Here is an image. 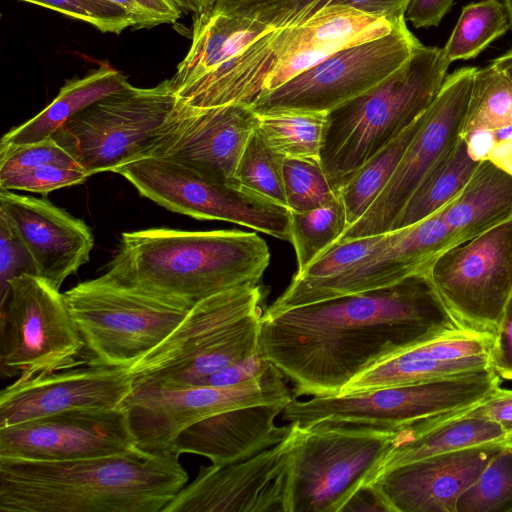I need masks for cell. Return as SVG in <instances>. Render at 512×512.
Returning a JSON list of instances; mask_svg holds the SVG:
<instances>
[{
	"instance_id": "1",
	"label": "cell",
	"mask_w": 512,
	"mask_h": 512,
	"mask_svg": "<svg viewBox=\"0 0 512 512\" xmlns=\"http://www.w3.org/2000/svg\"><path fill=\"white\" fill-rule=\"evenodd\" d=\"M455 326L425 270L387 287L265 311L259 348L294 383V398L332 396L374 365Z\"/></svg>"
},
{
	"instance_id": "2",
	"label": "cell",
	"mask_w": 512,
	"mask_h": 512,
	"mask_svg": "<svg viewBox=\"0 0 512 512\" xmlns=\"http://www.w3.org/2000/svg\"><path fill=\"white\" fill-rule=\"evenodd\" d=\"M170 451L71 461L0 458L1 512H162L187 484Z\"/></svg>"
},
{
	"instance_id": "3",
	"label": "cell",
	"mask_w": 512,
	"mask_h": 512,
	"mask_svg": "<svg viewBox=\"0 0 512 512\" xmlns=\"http://www.w3.org/2000/svg\"><path fill=\"white\" fill-rule=\"evenodd\" d=\"M269 262V248L254 232L151 228L123 233L102 275L194 305L229 289L257 285Z\"/></svg>"
},
{
	"instance_id": "4",
	"label": "cell",
	"mask_w": 512,
	"mask_h": 512,
	"mask_svg": "<svg viewBox=\"0 0 512 512\" xmlns=\"http://www.w3.org/2000/svg\"><path fill=\"white\" fill-rule=\"evenodd\" d=\"M449 65L443 48L418 43L397 70L327 112L319 158L337 191L429 108Z\"/></svg>"
},
{
	"instance_id": "5",
	"label": "cell",
	"mask_w": 512,
	"mask_h": 512,
	"mask_svg": "<svg viewBox=\"0 0 512 512\" xmlns=\"http://www.w3.org/2000/svg\"><path fill=\"white\" fill-rule=\"evenodd\" d=\"M262 300L257 284L198 301L165 340L129 367L134 388L197 385L214 372L259 354Z\"/></svg>"
},
{
	"instance_id": "6",
	"label": "cell",
	"mask_w": 512,
	"mask_h": 512,
	"mask_svg": "<svg viewBox=\"0 0 512 512\" xmlns=\"http://www.w3.org/2000/svg\"><path fill=\"white\" fill-rule=\"evenodd\" d=\"M398 23V22H397ZM396 23L353 8H331L307 22L272 29L217 75L212 94L220 105H250L334 53L392 31Z\"/></svg>"
},
{
	"instance_id": "7",
	"label": "cell",
	"mask_w": 512,
	"mask_h": 512,
	"mask_svg": "<svg viewBox=\"0 0 512 512\" xmlns=\"http://www.w3.org/2000/svg\"><path fill=\"white\" fill-rule=\"evenodd\" d=\"M63 294L84 340L88 366L131 367L165 340L193 307L104 275Z\"/></svg>"
},
{
	"instance_id": "8",
	"label": "cell",
	"mask_w": 512,
	"mask_h": 512,
	"mask_svg": "<svg viewBox=\"0 0 512 512\" xmlns=\"http://www.w3.org/2000/svg\"><path fill=\"white\" fill-rule=\"evenodd\" d=\"M296 425L290 512H342L351 497L374 480L379 464L402 434L330 421Z\"/></svg>"
},
{
	"instance_id": "9",
	"label": "cell",
	"mask_w": 512,
	"mask_h": 512,
	"mask_svg": "<svg viewBox=\"0 0 512 512\" xmlns=\"http://www.w3.org/2000/svg\"><path fill=\"white\" fill-rule=\"evenodd\" d=\"M486 368L464 375L369 391L293 398L282 419L308 426L321 421L406 430L433 417L472 408L501 385Z\"/></svg>"
},
{
	"instance_id": "10",
	"label": "cell",
	"mask_w": 512,
	"mask_h": 512,
	"mask_svg": "<svg viewBox=\"0 0 512 512\" xmlns=\"http://www.w3.org/2000/svg\"><path fill=\"white\" fill-rule=\"evenodd\" d=\"M177 103L170 80L129 85L80 111L53 136L89 175L137 160Z\"/></svg>"
},
{
	"instance_id": "11",
	"label": "cell",
	"mask_w": 512,
	"mask_h": 512,
	"mask_svg": "<svg viewBox=\"0 0 512 512\" xmlns=\"http://www.w3.org/2000/svg\"><path fill=\"white\" fill-rule=\"evenodd\" d=\"M113 173L128 180L145 198L198 220H217L252 228L290 241V210L240 183H225L174 161L140 158Z\"/></svg>"
},
{
	"instance_id": "12",
	"label": "cell",
	"mask_w": 512,
	"mask_h": 512,
	"mask_svg": "<svg viewBox=\"0 0 512 512\" xmlns=\"http://www.w3.org/2000/svg\"><path fill=\"white\" fill-rule=\"evenodd\" d=\"M1 313V375L31 376L86 365L85 343L63 293L33 273L10 281Z\"/></svg>"
},
{
	"instance_id": "13",
	"label": "cell",
	"mask_w": 512,
	"mask_h": 512,
	"mask_svg": "<svg viewBox=\"0 0 512 512\" xmlns=\"http://www.w3.org/2000/svg\"><path fill=\"white\" fill-rule=\"evenodd\" d=\"M427 274L458 327L494 336L512 296V219L443 251Z\"/></svg>"
},
{
	"instance_id": "14",
	"label": "cell",
	"mask_w": 512,
	"mask_h": 512,
	"mask_svg": "<svg viewBox=\"0 0 512 512\" xmlns=\"http://www.w3.org/2000/svg\"><path fill=\"white\" fill-rule=\"evenodd\" d=\"M420 41L406 20L385 36L346 47L280 87L260 95L257 114L277 111L329 112L369 90L404 64Z\"/></svg>"
},
{
	"instance_id": "15",
	"label": "cell",
	"mask_w": 512,
	"mask_h": 512,
	"mask_svg": "<svg viewBox=\"0 0 512 512\" xmlns=\"http://www.w3.org/2000/svg\"><path fill=\"white\" fill-rule=\"evenodd\" d=\"M293 398L284 375L272 364L262 375L233 386L136 387L124 406L137 446L165 451L199 420L240 407L287 405Z\"/></svg>"
},
{
	"instance_id": "16",
	"label": "cell",
	"mask_w": 512,
	"mask_h": 512,
	"mask_svg": "<svg viewBox=\"0 0 512 512\" xmlns=\"http://www.w3.org/2000/svg\"><path fill=\"white\" fill-rule=\"evenodd\" d=\"M476 70L462 67L446 76L393 176L367 212L336 242L390 231L423 178L460 139Z\"/></svg>"
},
{
	"instance_id": "17",
	"label": "cell",
	"mask_w": 512,
	"mask_h": 512,
	"mask_svg": "<svg viewBox=\"0 0 512 512\" xmlns=\"http://www.w3.org/2000/svg\"><path fill=\"white\" fill-rule=\"evenodd\" d=\"M296 428L242 460L201 466L162 512H290Z\"/></svg>"
},
{
	"instance_id": "18",
	"label": "cell",
	"mask_w": 512,
	"mask_h": 512,
	"mask_svg": "<svg viewBox=\"0 0 512 512\" xmlns=\"http://www.w3.org/2000/svg\"><path fill=\"white\" fill-rule=\"evenodd\" d=\"M259 117L250 105L195 107L177 98L164 125L138 158L158 157L225 183H239L236 169Z\"/></svg>"
},
{
	"instance_id": "19",
	"label": "cell",
	"mask_w": 512,
	"mask_h": 512,
	"mask_svg": "<svg viewBox=\"0 0 512 512\" xmlns=\"http://www.w3.org/2000/svg\"><path fill=\"white\" fill-rule=\"evenodd\" d=\"M136 446L124 405L67 410L0 428V458L71 461Z\"/></svg>"
},
{
	"instance_id": "20",
	"label": "cell",
	"mask_w": 512,
	"mask_h": 512,
	"mask_svg": "<svg viewBox=\"0 0 512 512\" xmlns=\"http://www.w3.org/2000/svg\"><path fill=\"white\" fill-rule=\"evenodd\" d=\"M134 391L129 368L78 366L17 377L0 393V428L75 409L124 405Z\"/></svg>"
},
{
	"instance_id": "21",
	"label": "cell",
	"mask_w": 512,
	"mask_h": 512,
	"mask_svg": "<svg viewBox=\"0 0 512 512\" xmlns=\"http://www.w3.org/2000/svg\"><path fill=\"white\" fill-rule=\"evenodd\" d=\"M0 216L27 249L34 274L56 289L90 259L89 226L45 198L0 189Z\"/></svg>"
},
{
	"instance_id": "22",
	"label": "cell",
	"mask_w": 512,
	"mask_h": 512,
	"mask_svg": "<svg viewBox=\"0 0 512 512\" xmlns=\"http://www.w3.org/2000/svg\"><path fill=\"white\" fill-rule=\"evenodd\" d=\"M502 445L462 449L407 463L379 475L369 485L387 512H457Z\"/></svg>"
},
{
	"instance_id": "23",
	"label": "cell",
	"mask_w": 512,
	"mask_h": 512,
	"mask_svg": "<svg viewBox=\"0 0 512 512\" xmlns=\"http://www.w3.org/2000/svg\"><path fill=\"white\" fill-rule=\"evenodd\" d=\"M493 340L492 335L455 326L362 372L338 395L439 380L490 368Z\"/></svg>"
},
{
	"instance_id": "24",
	"label": "cell",
	"mask_w": 512,
	"mask_h": 512,
	"mask_svg": "<svg viewBox=\"0 0 512 512\" xmlns=\"http://www.w3.org/2000/svg\"><path fill=\"white\" fill-rule=\"evenodd\" d=\"M286 404H263L224 411L183 429L168 450L192 453L212 464L242 460L282 441L292 423L276 426L275 418Z\"/></svg>"
},
{
	"instance_id": "25",
	"label": "cell",
	"mask_w": 512,
	"mask_h": 512,
	"mask_svg": "<svg viewBox=\"0 0 512 512\" xmlns=\"http://www.w3.org/2000/svg\"><path fill=\"white\" fill-rule=\"evenodd\" d=\"M273 28L214 6L194 13L191 44L170 80L177 98L184 97Z\"/></svg>"
},
{
	"instance_id": "26",
	"label": "cell",
	"mask_w": 512,
	"mask_h": 512,
	"mask_svg": "<svg viewBox=\"0 0 512 512\" xmlns=\"http://www.w3.org/2000/svg\"><path fill=\"white\" fill-rule=\"evenodd\" d=\"M129 85L122 72L104 63L82 77L66 81L43 110L3 135L0 152L53 136L80 111Z\"/></svg>"
},
{
	"instance_id": "27",
	"label": "cell",
	"mask_w": 512,
	"mask_h": 512,
	"mask_svg": "<svg viewBox=\"0 0 512 512\" xmlns=\"http://www.w3.org/2000/svg\"><path fill=\"white\" fill-rule=\"evenodd\" d=\"M442 212L454 246L512 219V175L482 160L467 185Z\"/></svg>"
},
{
	"instance_id": "28",
	"label": "cell",
	"mask_w": 512,
	"mask_h": 512,
	"mask_svg": "<svg viewBox=\"0 0 512 512\" xmlns=\"http://www.w3.org/2000/svg\"><path fill=\"white\" fill-rule=\"evenodd\" d=\"M506 434L507 430L497 423L462 415L425 432L398 438L379 464L374 480L393 468L428 457L478 446L502 445Z\"/></svg>"
},
{
	"instance_id": "29",
	"label": "cell",
	"mask_w": 512,
	"mask_h": 512,
	"mask_svg": "<svg viewBox=\"0 0 512 512\" xmlns=\"http://www.w3.org/2000/svg\"><path fill=\"white\" fill-rule=\"evenodd\" d=\"M410 0H214L215 7L230 14L278 29L301 25L331 8H353L396 23L405 19Z\"/></svg>"
},
{
	"instance_id": "30",
	"label": "cell",
	"mask_w": 512,
	"mask_h": 512,
	"mask_svg": "<svg viewBox=\"0 0 512 512\" xmlns=\"http://www.w3.org/2000/svg\"><path fill=\"white\" fill-rule=\"evenodd\" d=\"M480 162L472 158L461 136L417 186L390 231L412 226L443 209L460 194Z\"/></svg>"
},
{
	"instance_id": "31",
	"label": "cell",
	"mask_w": 512,
	"mask_h": 512,
	"mask_svg": "<svg viewBox=\"0 0 512 512\" xmlns=\"http://www.w3.org/2000/svg\"><path fill=\"white\" fill-rule=\"evenodd\" d=\"M425 114L368 159L338 190L346 210L348 227L357 222L385 188L406 149L422 126ZM347 227V228H348Z\"/></svg>"
},
{
	"instance_id": "32",
	"label": "cell",
	"mask_w": 512,
	"mask_h": 512,
	"mask_svg": "<svg viewBox=\"0 0 512 512\" xmlns=\"http://www.w3.org/2000/svg\"><path fill=\"white\" fill-rule=\"evenodd\" d=\"M510 28L506 8L500 0H481L462 8L458 22L444 49L449 62L476 58Z\"/></svg>"
},
{
	"instance_id": "33",
	"label": "cell",
	"mask_w": 512,
	"mask_h": 512,
	"mask_svg": "<svg viewBox=\"0 0 512 512\" xmlns=\"http://www.w3.org/2000/svg\"><path fill=\"white\" fill-rule=\"evenodd\" d=\"M325 112L277 111L258 114V130L285 157L319 158Z\"/></svg>"
},
{
	"instance_id": "34",
	"label": "cell",
	"mask_w": 512,
	"mask_h": 512,
	"mask_svg": "<svg viewBox=\"0 0 512 512\" xmlns=\"http://www.w3.org/2000/svg\"><path fill=\"white\" fill-rule=\"evenodd\" d=\"M391 239L392 232H388L333 243L304 271L296 273L290 285L275 301L286 300L349 271L368 257L383 251Z\"/></svg>"
},
{
	"instance_id": "35",
	"label": "cell",
	"mask_w": 512,
	"mask_h": 512,
	"mask_svg": "<svg viewBox=\"0 0 512 512\" xmlns=\"http://www.w3.org/2000/svg\"><path fill=\"white\" fill-rule=\"evenodd\" d=\"M346 210L341 197L304 212L290 211V242L297 259V273L335 243L347 229Z\"/></svg>"
},
{
	"instance_id": "36",
	"label": "cell",
	"mask_w": 512,
	"mask_h": 512,
	"mask_svg": "<svg viewBox=\"0 0 512 512\" xmlns=\"http://www.w3.org/2000/svg\"><path fill=\"white\" fill-rule=\"evenodd\" d=\"M512 125V82L497 67L476 70L462 137Z\"/></svg>"
},
{
	"instance_id": "37",
	"label": "cell",
	"mask_w": 512,
	"mask_h": 512,
	"mask_svg": "<svg viewBox=\"0 0 512 512\" xmlns=\"http://www.w3.org/2000/svg\"><path fill=\"white\" fill-rule=\"evenodd\" d=\"M285 158L268 145L257 127L239 160L236 180L245 188L287 207L283 178Z\"/></svg>"
},
{
	"instance_id": "38",
	"label": "cell",
	"mask_w": 512,
	"mask_h": 512,
	"mask_svg": "<svg viewBox=\"0 0 512 512\" xmlns=\"http://www.w3.org/2000/svg\"><path fill=\"white\" fill-rule=\"evenodd\" d=\"M287 207L304 212L334 202L338 191L329 180L320 158L286 157L283 168Z\"/></svg>"
},
{
	"instance_id": "39",
	"label": "cell",
	"mask_w": 512,
	"mask_h": 512,
	"mask_svg": "<svg viewBox=\"0 0 512 512\" xmlns=\"http://www.w3.org/2000/svg\"><path fill=\"white\" fill-rule=\"evenodd\" d=\"M457 512H512V453L493 457L476 482L460 497Z\"/></svg>"
},
{
	"instance_id": "40",
	"label": "cell",
	"mask_w": 512,
	"mask_h": 512,
	"mask_svg": "<svg viewBox=\"0 0 512 512\" xmlns=\"http://www.w3.org/2000/svg\"><path fill=\"white\" fill-rule=\"evenodd\" d=\"M57 11L86 22L102 33L120 34L132 21L127 13L109 0H18Z\"/></svg>"
},
{
	"instance_id": "41",
	"label": "cell",
	"mask_w": 512,
	"mask_h": 512,
	"mask_svg": "<svg viewBox=\"0 0 512 512\" xmlns=\"http://www.w3.org/2000/svg\"><path fill=\"white\" fill-rule=\"evenodd\" d=\"M89 177L82 169L46 164L1 174L0 189L29 191L45 196L54 190L81 184Z\"/></svg>"
},
{
	"instance_id": "42",
	"label": "cell",
	"mask_w": 512,
	"mask_h": 512,
	"mask_svg": "<svg viewBox=\"0 0 512 512\" xmlns=\"http://www.w3.org/2000/svg\"><path fill=\"white\" fill-rule=\"evenodd\" d=\"M46 164L82 169L53 137L0 152V175Z\"/></svg>"
},
{
	"instance_id": "43",
	"label": "cell",
	"mask_w": 512,
	"mask_h": 512,
	"mask_svg": "<svg viewBox=\"0 0 512 512\" xmlns=\"http://www.w3.org/2000/svg\"><path fill=\"white\" fill-rule=\"evenodd\" d=\"M22 273L34 274L31 257L8 222L0 216L1 308L9 297L10 281Z\"/></svg>"
},
{
	"instance_id": "44",
	"label": "cell",
	"mask_w": 512,
	"mask_h": 512,
	"mask_svg": "<svg viewBox=\"0 0 512 512\" xmlns=\"http://www.w3.org/2000/svg\"><path fill=\"white\" fill-rule=\"evenodd\" d=\"M121 7L132 21L133 29L173 24L181 16L177 0H109Z\"/></svg>"
},
{
	"instance_id": "45",
	"label": "cell",
	"mask_w": 512,
	"mask_h": 512,
	"mask_svg": "<svg viewBox=\"0 0 512 512\" xmlns=\"http://www.w3.org/2000/svg\"><path fill=\"white\" fill-rule=\"evenodd\" d=\"M489 366L501 380L512 381V296L494 335Z\"/></svg>"
},
{
	"instance_id": "46",
	"label": "cell",
	"mask_w": 512,
	"mask_h": 512,
	"mask_svg": "<svg viewBox=\"0 0 512 512\" xmlns=\"http://www.w3.org/2000/svg\"><path fill=\"white\" fill-rule=\"evenodd\" d=\"M272 364L261 353L209 375L197 385L233 386L265 373Z\"/></svg>"
},
{
	"instance_id": "47",
	"label": "cell",
	"mask_w": 512,
	"mask_h": 512,
	"mask_svg": "<svg viewBox=\"0 0 512 512\" xmlns=\"http://www.w3.org/2000/svg\"><path fill=\"white\" fill-rule=\"evenodd\" d=\"M463 416L497 423L508 432L512 429V389L499 386Z\"/></svg>"
},
{
	"instance_id": "48",
	"label": "cell",
	"mask_w": 512,
	"mask_h": 512,
	"mask_svg": "<svg viewBox=\"0 0 512 512\" xmlns=\"http://www.w3.org/2000/svg\"><path fill=\"white\" fill-rule=\"evenodd\" d=\"M454 0H410L405 19L415 28L438 26Z\"/></svg>"
},
{
	"instance_id": "49",
	"label": "cell",
	"mask_w": 512,
	"mask_h": 512,
	"mask_svg": "<svg viewBox=\"0 0 512 512\" xmlns=\"http://www.w3.org/2000/svg\"><path fill=\"white\" fill-rule=\"evenodd\" d=\"M345 511H386L385 506L378 498L370 485L360 488L343 507Z\"/></svg>"
},
{
	"instance_id": "50",
	"label": "cell",
	"mask_w": 512,
	"mask_h": 512,
	"mask_svg": "<svg viewBox=\"0 0 512 512\" xmlns=\"http://www.w3.org/2000/svg\"><path fill=\"white\" fill-rule=\"evenodd\" d=\"M468 145L470 155L476 161L485 160L496 139L492 131L479 130L463 137Z\"/></svg>"
},
{
	"instance_id": "51",
	"label": "cell",
	"mask_w": 512,
	"mask_h": 512,
	"mask_svg": "<svg viewBox=\"0 0 512 512\" xmlns=\"http://www.w3.org/2000/svg\"><path fill=\"white\" fill-rule=\"evenodd\" d=\"M486 159L512 175V139L496 140Z\"/></svg>"
},
{
	"instance_id": "52",
	"label": "cell",
	"mask_w": 512,
	"mask_h": 512,
	"mask_svg": "<svg viewBox=\"0 0 512 512\" xmlns=\"http://www.w3.org/2000/svg\"><path fill=\"white\" fill-rule=\"evenodd\" d=\"M495 67L502 71L512 82V48L491 61Z\"/></svg>"
},
{
	"instance_id": "53",
	"label": "cell",
	"mask_w": 512,
	"mask_h": 512,
	"mask_svg": "<svg viewBox=\"0 0 512 512\" xmlns=\"http://www.w3.org/2000/svg\"><path fill=\"white\" fill-rule=\"evenodd\" d=\"M180 4L181 8H186L188 10L195 12L200 11L214 0H177Z\"/></svg>"
},
{
	"instance_id": "54",
	"label": "cell",
	"mask_w": 512,
	"mask_h": 512,
	"mask_svg": "<svg viewBox=\"0 0 512 512\" xmlns=\"http://www.w3.org/2000/svg\"><path fill=\"white\" fill-rule=\"evenodd\" d=\"M496 140L512 139V125L492 131Z\"/></svg>"
},
{
	"instance_id": "55",
	"label": "cell",
	"mask_w": 512,
	"mask_h": 512,
	"mask_svg": "<svg viewBox=\"0 0 512 512\" xmlns=\"http://www.w3.org/2000/svg\"><path fill=\"white\" fill-rule=\"evenodd\" d=\"M502 446L512 453V429L507 432Z\"/></svg>"
},
{
	"instance_id": "56",
	"label": "cell",
	"mask_w": 512,
	"mask_h": 512,
	"mask_svg": "<svg viewBox=\"0 0 512 512\" xmlns=\"http://www.w3.org/2000/svg\"><path fill=\"white\" fill-rule=\"evenodd\" d=\"M506 11L508 13L509 21H510V27L512 28V0H502Z\"/></svg>"
}]
</instances>
